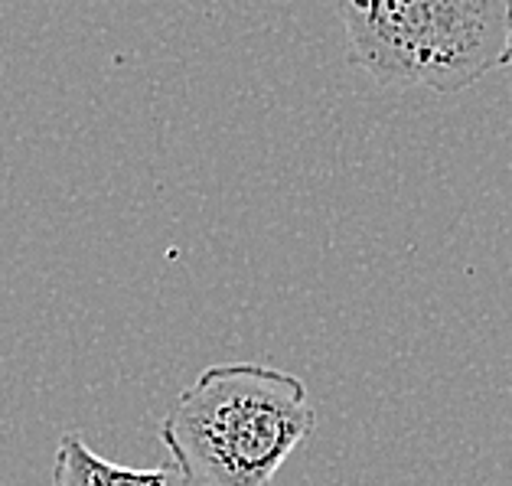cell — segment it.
I'll list each match as a JSON object with an SVG mask.
<instances>
[{"mask_svg": "<svg viewBox=\"0 0 512 486\" xmlns=\"http://www.w3.org/2000/svg\"><path fill=\"white\" fill-rule=\"evenodd\" d=\"M49 486H186L177 467H128L95 454L82 434L66 431L56 444Z\"/></svg>", "mask_w": 512, "mask_h": 486, "instance_id": "3957f363", "label": "cell"}, {"mask_svg": "<svg viewBox=\"0 0 512 486\" xmlns=\"http://www.w3.org/2000/svg\"><path fill=\"white\" fill-rule=\"evenodd\" d=\"M349 62L395 89L457 95L512 66V0H340Z\"/></svg>", "mask_w": 512, "mask_h": 486, "instance_id": "7a4b0ae2", "label": "cell"}, {"mask_svg": "<svg viewBox=\"0 0 512 486\" xmlns=\"http://www.w3.org/2000/svg\"><path fill=\"white\" fill-rule=\"evenodd\" d=\"M314 431L304 379L268 363L203 369L160 421V441L186 486H271Z\"/></svg>", "mask_w": 512, "mask_h": 486, "instance_id": "6da1fadb", "label": "cell"}]
</instances>
